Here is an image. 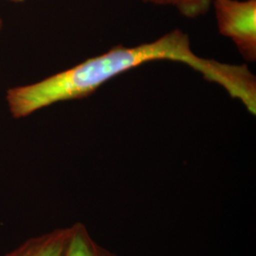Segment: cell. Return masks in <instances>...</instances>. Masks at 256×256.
Listing matches in <instances>:
<instances>
[{"instance_id": "obj_1", "label": "cell", "mask_w": 256, "mask_h": 256, "mask_svg": "<svg viewBox=\"0 0 256 256\" xmlns=\"http://www.w3.org/2000/svg\"><path fill=\"white\" fill-rule=\"evenodd\" d=\"M158 60L189 66L207 81L220 84L250 113L256 112V76L247 66L202 58L194 52L188 34L176 28L153 42L130 48L114 46L39 82L10 88L6 95L10 113L14 119L26 118L56 102L88 97L120 74Z\"/></svg>"}, {"instance_id": "obj_2", "label": "cell", "mask_w": 256, "mask_h": 256, "mask_svg": "<svg viewBox=\"0 0 256 256\" xmlns=\"http://www.w3.org/2000/svg\"><path fill=\"white\" fill-rule=\"evenodd\" d=\"M220 34L248 61L256 59V0H212Z\"/></svg>"}, {"instance_id": "obj_3", "label": "cell", "mask_w": 256, "mask_h": 256, "mask_svg": "<svg viewBox=\"0 0 256 256\" xmlns=\"http://www.w3.org/2000/svg\"><path fill=\"white\" fill-rule=\"evenodd\" d=\"M68 234L70 227L58 228L28 239L4 256H63Z\"/></svg>"}, {"instance_id": "obj_4", "label": "cell", "mask_w": 256, "mask_h": 256, "mask_svg": "<svg viewBox=\"0 0 256 256\" xmlns=\"http://www.w3.org/2000/svg\"><path fill=\"white\" fill-rule=\"evenodd\" d=\"M63 256H118L99 245L81 222L70 227V234Z\"/></svg>"}, {"instance_id": "obj_5", "label": "cell", "mask_w": 256, "mask_h": 256, "mask_svg": "<svg viewBox=\"0 0 256 256\" xmlns=\"http://www.w3.org/2000/svg\"><path fill=\"white\" fill-rule=\"evenodd\" d=\"M156 5H171L189 18H196L208 12L212 0H142Z\"/></svg>"}, {"instance_id": "obj_6", "label": "cell", "mask_w": 256, "mask_h": 256, "mask_svg": "<svg viewBox=\"0 0 256 256\" xmlns=\"http://www.w3.org/2000/svg\"><path fill=\"white\" fill-rule=\"evenodd\" d=\"M8 1L14 2V3H22V2H24L25 0H8Z\"/></svg>"}, {"instance_id": "obj_7", "label": "cell", "mask_w": 256, "mask_h": 256, "mask_svg": "<svg viewBox=\"0 0 256 256\" xmlns=\"http://www.w3.org/2000/svg\"><path fill=\"white\" fill-rule=\"evenodd\" d=\"M2 28H3V21H2V18H0V32H1Z\"/></svg>"}]
</instances>
